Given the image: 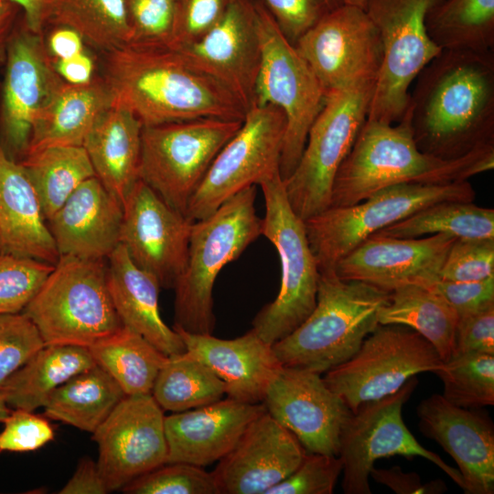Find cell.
I'll return each mask as SVG.
<instances>
[{
    "mask_svg": "<svg viewBox=\"0 0 494 494\" xmlns=\"http://www.w3.org/2000/svg\"><path fill=\"white\" fill-rule=\"evenodd\" d=\"M408 111L418 148L455 159L494 145V52L443 49L417 75Z\"/></svg>",
    "mask_w": 494,
    "mask_h": 494,
    "instance_id": "6da1fadb",
    "label": "cell"
},
{
    "mask_svg": "<svg viewBox=\"0 0 494 494\" xmlns=\"http://www.w3.org/2000/svg\"><path fill=\"white\" fill-rule=\"evenodd\" d=\"M102 53V77L113 102L129 109L143 125L244 119L242 102L174 48L125 44Z\"/></svg>",
    "mask_w": 494,
    "mask_h": 494,
    "instance_id": "7a4b0ae2",
    "label": "cell"
},
{
    "mask_svg": "<svg viewBox=\"0 0 494 494\" xmlns=\"http://www.w3.org/2000/svg\"><path fill=\"white\" fill-rule=\"evenodd\" d=\"M494 167V145L455 159L421 151L413 138L410 113L394 124L366 120L334 179L329 207L359 203L399 184H449L468 180Z\"/></svg>",
    "mask_w": 494,
    "mask_h": 494,
    "instance_id": "3957f363",
    "label": "cell"
},
{
    "mask_svg": "<svg viewBox=\"0 0 494 494\" xmlns=\"http://www.w3.org/2000/svg\"><path fill=\"white\" fill-rule=\"evenodd\" d=\"M390 293L371 285L320 273L317 304L306 319L272 345L285 367L326 373L349 360L380 325Z\"/></svg>",
    "mask_w": 494,
    "mask_h": 494,
    "instance_id": "277c9868",
    "label": "cell"
},
{
    "mask_svg": "<svg viewBox=\"0 0 494 494\" xmlns=\"http://www.w3.org/2000/svg\"><path fill=\"white\" fill-rule=\"evenodd\" d=\"M256 192L255 186L248 187L209 216L192 223L186 268L173 288V328L193 334H212L215 280L226 264L238 259L262 235Z\"/></svg>",
    "mask_w": 494,
    "mask_h": 494,
    "instance_id": "5b68a950",
    "label": "cell"
},
{
    "mask_svg": "<svg viewBox=\"0 0 494 494\" xmlns=\"http://www.w3.org/2000/svg\"><path fill=\"white\" fill-rule=\"evenodd\" d=\"M22 313L45 345L89 348L123 327L109 293L105 260L59 256Z\"/></svg>",
    "mask_w": 494,
    "mask_h": 494,
    "instance_id": "8992f818",
    "label": "cell"
},
{
    "mask_svg": "<svg viewBox=\"0 0 494 494\" xmlns=\"http://www.w3.org/2000/svg\"><path fill=\"white\" fill-rule=\"evenodd\" d=\"M259 185L265 204L262 235L278 252L281 285L275 299L255 316L252 328L273 345L298 328L315 308L320 272L305 222L292 209L280 173Z\"/></svg>",
    "mask_w": 494,
    "mask_h": 494,
    "instance_id": "52a82bcc",
    "label": "cell"
},
{
    "mask_svg": "<svg viewBox=\"0 0 494 494\" xmlns=\"http://www.w3.org/2000/svg\"><path fill=\"white\" fill-rule=\"evenodd\" d=\"M475 198L476 192L468 180L438 185H394L359 203L329 207L304 220L306 233L319 272H334L342 258L381 230L436 202H472Z\"/></svg>",
    "mask_w": 494,
    "mask_h": 494,
    "instance_id": "ba28073f",
    "label": "cell"
},
{
    "mask_svg": "<svg viewBox=\"0 0 494 494\" xmlns=\"http://www.w3.org/2000/svg\"><path fill=\"white\" fill-rule=\"evenodd\" d=\"M374 86L365 82L327 95L301 157L284 181L289 204L303 220L329 208L335 177L367 120Z\"/></svg>",
    "mask_w": 494,
    "mask_h": 494,
    "instance_id": "9c48e42d",
    "label": "cell"
},
{
    "mask_svg": "<svg viewBox=\"0 0 494 494\" xmlns=\"http://www.w3.org/2000/svg\"><path fill=\"white\" fill-rule=\"evenodd\" d=\"M242 123L201 118L143 125L139 179L186 216L210 165Z\"/></svg>",
    "mask_w": 494,
    "mask_h": 494,
    "instance_id": "30bf717a",
    "label": "cell"
},
{
    "mask_svg": "<svg viewBox=\"0 0 494 494\" xmlns=\"http://www.w3.org/2000/svg\"><path fill=\"white\" fill-rule=\"evenodd\" d=\"M255 1L262 47L255 103L275 106L285 116L280 159V175L285 181L301 157L308 131L327 96L306 61L286 39L265 7Z\"/></svg>",
    "mask_w": 494,
    "mask_h": 494,
    "instance_id": "8fae6325",
    "label": "cell"
},
{
    "mask_svg": "<svg viewBox=\"0 0 494 494\" xmlns=\"http://www.w3.org/2000/svg\"><path fill=\"white\" fill-rule=\"evenodd\" d=\"M437 0H368L365 11L375 24L382 60L367 120L399 122L420 71L442 49L430 38L425 16Z\"/></svg>",
    "mask_w": 494,
    "mask_h": 494,
    "instance_id": "7c38bea8",
    "label": "cell"
},
{
    "mask_svg": "<svg viewBox=\"0 0 494 494\" xmlns=\"http://www.w3.org/2000/svg\"><path fill=\"white\" fill-rule=\"evenodd\" d=\"M443 363L433 345L415 330L379 325L349 360L327 371L323 380L354 413L396 392L418 373H434Z\"/></svg>",
    "mask_w": 494,
    "mask_h": 494,
    "instance_id": "4fadbf2b",
    "label": "cell"
},
{
    "mask_svg": "<svg viewBox=\"0 0 494 494\" xmlns=\"http://www.w3.org/2000/svg\"><path fill=\"white\" fill-rule=\"evenodd\" d=\"M285 128L279 108L254 103L248 109L240 129L218 153L191 198L186 217L202 220L242 189L280 173Z\"/></svg>",
    "mask_w": 494,
    "mask_h": 494,
    "instance_id": "5bb4252c",
    "label": "cell"
},
{
    "mask_svg": "<svg viewBox=\"0 0 494 494\" xmlns=\"http://www.w3.org/2000/svg\"><path fill=\"white\" fill-rule=\"evenodd\" d=\"M416 385L413 376L396 392L367 403L352 413L341 432L338 455L343 465L344 493L370 494L369 477L375 461L392 456L424 457L463 489L458 469L418 443L403 422V406Z\"/></svg>",
    "mask_w": 494,
    "mask_h": 494,
    "instance_id": "9a60e30c",
    "label": "cell"
},
{
    "mask_svg": "<svg viewBox=\"0 0 494 494\" xmlns=\"http://www.w3.org/2000/svg\"><path fill=\"white\" fill-rule=\"evenodd\" d=\"M326 96L377 81L382 60L379 31L365 9L345 4L294 45Z\"/></svg>",
    "mask_w": 494,
    "mask_h": 494,
    "instance_id": "2e32d148",
    "label": "cell"
},
{
    "mask_svg": "<svg viewBox=\"0 0 494 494\" xmlns=\"http://www.w3.org/2000/svg\"><path fill=\"white\" fill-rule=\"evenodd\" d=\"M163 410L151 394L126 395L92 433L97 465L110 491L164 465L167 445Z\"/></svg>",
    "mask_w": 494,
    "mask_h": 494,
    "instance_id": "e0dca14e",
    "label": "cell"
},
{
    "mask_svg": "<svg viewBox=\"0 0 494 494\" xmlns=\"http://www.w3.org/2000/svg\"><path fill=\"white\" fill-rule=\"evenodd\" d=\"M2 91V146L14 160L24 157L33 124L64 82L54 69L42 34L25 25L14 30L7 46Z\"/></svg>",
    "mask_w": 494,
    "mask_h": 494,
    "instance_id": "ac0fdd59",
    "label": "cell"
},
{
    "mask_svg": "<svg viewBox=\"0 0 494 494\" xmlns=\"http://www.w3.org/2000/svg\"><path fill=\"white\" fill-rule=\"evenodd\" d=\"M122 244L133 262L174 288L188 261L192 223L141 179L123 202Z\"/></svg>",
    "mask_w": 494,
    "mask_h": 494,
    "instance_id": "d6986e66",
    "label": "cell"
},
{
    "mask_svg": "<svg viewBox=\"0 0 494 494\" xmlns=\"http://www.w3.org/2000/svg\"><path fill=\"white\" fill-rule=\"evenodd\" d=\"M263 403L306 452L338 455L341 432L352 411L320 374L282 366Z\"/></svg>",
    "mask_w": 494,
    "mask_h": 494,
    "instance_id": "ffe728a7",
    "label": "cell"
},
{
    "mask_svg": "<svg viewBox=\"0 0 494 494\" xmlns=\"http://www.w3.org/2000/svg\"><path fill=\"white\" fill-rule=\"evenodd\" d=\"M174 49L226 86L246 112L255 103L262 63L255 0H232L206 34Z\"/></svg>",
    "mask_w": 494,
    "mask_h": 494,
    "instance_id": "44dd1931",
    "label": "cell"
},
{
    "mask_svg": "<svg viewBox=\"0 0 494 494\" xmlns=\"http://www.w3.org/2000/svg\"><path fill=\"white\" fill-rule=\"evenodd\" d=\"M456 238L438 233L413 239L372 234L342 258L335 274L391 293L406 285H424L438 278Z\"/></svg>",
    "mask_w": 494,
    "mask_h": 494,
    "instance_id": "7402d4cb",
    "label": "cell"
},
{
    "mask_svg": "<svg viewBox=\"0 0 494 494\" xmlns=\"http://www.w3.org/2000/svg\"><path fill=\"white\" fill-rule=\"evenodd\" d=\"M306 451L267 412L254 419L212 471L220 494H266L301 463Z\"/></svg>",
    "mask_w": 494,
    "mask_h": 494,
    "instance_id": "603a6c76",
    "label": "cell"
},
{
    "mask_svg": "<svg viewBox=\"0 0 494 494\" xmlns=\"http://www.w3.org/2000/svg\"><path fill=\"white\" fill-rule=\"evenodd\" d=\"M419 429L457 465L467 494L494 492V430L482 412L452 404L432 394L416 408Z\"/></svg>",
    "mask_w": 494,
    "mask_h": 494,
    "instance_id": "cb8c5ba5",
    "label": "cell"
},
{
    "mask_svg": "<svg viewBox=\"0 0 494 494\" xmlns=\"http://www.w3.org/2000/svg\"><path fill=\"white\" fill-rule=\"evenodd\" d=\"M265 412L263 403L228 397L165 416L166 463L203 467L220 461L235 446L248 425Z\"/></svg>",
    "mask_w": 494,
    "mask_h": 494,
    "instance_id": "d4e9b609",
    "label": "cell"
},
{
    "mask_svg": "<svg viewBox=\"0 0 494 494\" xmlns=\"http://www.w3.org/2000/svg\"><path fill=\"white\" fill-rule=\"evenodd\" d=\"M123 203L95 176L48 221L59 256L105 260L120 244Z\"/></svg>",
    "mask_w": 494,
    "mask_h": 494,
    "instance_id": "484cf974",
    "label": "cell"
},
{
    "mask_svg": "<svg viewBox=\"0 0 494 494\" xmlns=\"http://www.w3.org/2000/svg\"><path fill=\"white\" fill-rule=\"evenodd\" d=\"M173 328L182 338L186 351L207 365L223 381L228 397L250 403L263 402L282 364L272 345L252 328L232 339Z\"/></svg>",
    "mask_w": 494,
    "mask_h": 494,
    "instance_id": "4316f807",
    "label": "cell"
},
{
    "mask_svg": "<svg viewBox=\"0 0 494 494\" xmlns=\"http://www.w3.org/2000/svg\"><path fill=\"white\" fill-rule=\"evenodd\" d=\"M0 252L55 264L54 239L36 189L22 165L0 142Z\"/></svg>",
    "mask_w": 494,
    "mask_h": 494,
    "instance_id": "83f0119b",
    "label": "cell"
},
{
    "mask_svg": "<svg viewBox=\"0 0 494 494\" xmlns=\"http://www.w3.org/2000/svg\"><path fill=\"white\" fill-rule=\"evenodd\" d=\"M107 284L123 326L143 336L168 357L186 352L180 335L161 317L159 281L138 267L122 244L108 257Z\"/></svg>",
    "mask_w": 494,
    "mask_h": 494,
    "instance_id": "f1b7e54d",
    "label": "cell"
},
{
    "mask_svg": "<svg viewBox=\"0 0 494 494\" xmlns=\"http://www.w3.org/2000/svg\"><path fill=\"white\" fill-rule=\"evenodd\" d=\"M113 102L102 76L84 84L64 81L38 113L25 156L53 146H82Z\"/></svg>",
    "mask_w": 494,
    "mask_h": 494,
    "instance_id": "f546056e",
    "label": "cell"
},
{
    "mask_svg": "<svg viewBox=\"0 0 494 494\" xmlns=\"http://www.w3.org/2000/svg\"><path fill=\"white\" fill-rule=\"evenodd\" d=\"M142 129L129 109L113 102L82 145L95 176L122 203L139 179Z\"/></svg>",
    "mask_w": 494,
    "mask_h": 494,
    "instance_id": "4dcf8cb0",
    "label": "cell"
},
{
    "mask_svg": "<svg viewBox=\"0 0 494 494\" xmlns=\"http://www.w3.org/2000/svg\"><path fill=\"white\" fill-rule=\"evenodd\" d=\"M95 365L88 348L45 345L5 381L0 391L10 408L33 412L43 407L59 385Z\"/></svg>",
    "mask_w": 494,
    "mask_h": 494,
    "instance_id": "1f68e13d",
    "label": "cell"
},
{
    "mask_svg": "<svg viewBox=\"0 0 494 494\" xmlns=\"http://www.w3.org/2000/svg\"><path fill=\"white\" fill-rule=\"evenodd\" d=\"M125 396L112 376L96 364L59 385L43 406L44 414L92 434Z\"/></svg>",
    "mask_w": 494,
    "mask_h": 494,
    "instance_id": "d6a6232c",
    "label": "cell"
},
{
    "mask_svg": "<svg viewBox=\"0 0 494 494\" xmlns=\"http://www.w3.org/2000/svg\"><path fill=\"white\" fill-rule=\"evenodd\" d=\"M456 312L437 294L419 285H406L390 293L379 313L380 325L408 327L426 340L446 362L453 355Z\"/></svg>",
    "mask_w": 494,
    "mask_h": 494,
    "instance_id": "836d02e7",
    "label": "cell"
},
{
    "mask_svg": "<svg viewBox=\"0 0 494 494\" xmlns=\"http://www.w3.org/2000/svg\"><path fill=\"white\" fill-rule=\"evenodd\" d=\"M88 349L95 363L112 376L125 395L151 394L168 357L124 326Z\"/></svg>",
    "mask_w": 494,
    "mask_h": 494,
    "instance_id": "e575fe53",
    "label": "cell"
},
{
    "mask_svg": "<svg viewBox=\"0 0 494 494\" xmlns=\"http://www.w3.org/2000/svg\"><path fill=\"white\" fill-rule=\"evenodd\" d=\"M425 27L442 50H493L494 0H437L426 13Z\"/></svg>",
    "mask_w": 494,
    "mask_h": 494,
    "instance_id": "d590c367",
    "label": "cell"
},
{
    "mask_svg": "<svg viewBox=\"0 0 494 494\" xmlns=\"http://www.w3.org/2000/svg\"><path fill=\"white\" fill-rule=\"evenodd\" d=\"M40 200L48 221L69 197L95 173L83 146H53L18 161Z\"/></svg>",
    "mask_w": 494,
    "mask_h": 494,
    "instance_id": "8d00e7d4",
    "label": "cell"
},
{
    "mask_svg": "<svg viewBox=\"0 0 494 494\" xmlns=\"http://www.w3.org/2000/svg\"><path fill=\"white\" fill-rule=\"evenodd\" d=\"M445 233L456 239H494V209L472 202L444 200L374 233L413 239Z\"/></svg>",
    "mask_w": 494,
    "mask_h": 494,
    "instance_id": "74e56055",
    "label": "cell"
},
{
    "mask_svg": "<svg viewBox=\"0 0 494 494\" xmlns=\"http://www.w3.org/2000/svg\"><path fill=\"white\" fill-rule=\"evenodd\" d=\"M225 393L223 381L186 351L167 357L151 395L163 411L179 413L215 403Z\"/></svg>",
    "mask_w": 494,
    "mask_h": 494,
    "instance_id": "f35d334b",
    "label": "cell"
},
{
    "mask_svg": "<svg viewBox=\"0 0 494 494\" xmlns=\"http://www.w3.org/2000/svg\"><path fill=\"white\" fill-rule=\"evenodd\" d=\"M48 24L67 27L102 52L128 44L125 0H57Z\"/></svg>",
    "mask_w": 494,
    "mask_h": 494,
    "instance_id": "ab89813d",
    "label": "cell"
},
{
    "mask_svg": "<svg viewBox=\"0 0 494 494\" xmlns=\"http://www.w3.org/2000/svg\"><path fill=\"white\" fill-rule=\"evenodd\" d=\"M434 373L442 380V396L452 404L477 409L494 403L493 354L454 355Z\"/></svg>",
    "mask_w": 494,
    "mask_h": 494,
    "instance_id": "60d3db41",
    "label": "cell"
},
{
    "mask_svg": "<svg viewBox=\"0 0 494 494\" xmlns=\"http://www.w3.org/2000/svg\"><path fill=\"white\" fill-rule=\"evenodd\" d=\"M54 264L0 252V315L22 313Z\"/></svg>",
    "mask_w": 494,
    "mask_h": 494,
    "instance_id": "b9f144b4",
    "label": "cell"
},
{
    "mask_svg": "<svg viewBox=\"0 0 494 494\" xmlns=\"http://www.w3.org/2000/svg\"><path fill=\"white\" fill-rule=\"evenodd\" d=\"M127 494H220L212 472L186 463H166L128 483Z\"/></svg>",
    "mask_w": 494,
    "mask_h": 494,
    "instance_id": "7bdbcfd3",
    "label": "cell"
},
{
    "mask_svg": "<svg viewBox=\"0 0 494 494\" xmlns=\"http://www.w3.org/2000/svg\"><path fill=\"white\" fill-rule=\"evenodd\" d=\"M179 0H125L131 38L128 44L170 48Z\"/></svg>",
    "mask_w": 494,
    "mask_h": 494,
    "instance_id": "ee69618b",
    "label": "cell"
},
{
    "mask_svg": "<svg viewBox=\"0 0 494 494\" xmlns=\"http://www.w3.org/2000/svg\"><path fill=\"white\" fill-rule=\"evenodd\" d=\"M494 277V239H456L438 278L474 282Z\"/></svg>",
    "mask_w": 494,
    "mask_h": 494,
    "instance_id": "f6af8a7d",
    "label": "cell"
},
{
    "mask_svg": "<svg viewBox=\"0 0 494 494\" xmlns=\"http://www.w3.org/2000/svg\"><path fill=\"white\" fill-rule=\"evenodd\" d=\"M44 346L37 328L23 313L0 315V388Z\"/></svg>",
    "mask_w": 494,
    "mask_h": 494,
    "instance_id": "bcb514c9",
    "label": "cell"
},
{
    "mask_svg": "<svg viewBox=\"0 0 494 494\" xmlns=\"http://www.w3.org/2000/svg\"><path fill=\"white\" fill-rule=\"evenodd\" d=\"M342 468L338 456L306 452L298 467L266 494H331Z\"/></svg>",
    "mask_w": 494,
    "mask_h": 494,
    "instance_id": "7dc6e473",
    "label": "cell"
},
{
    "mask_svg": "<svg viewBox=\"0 0 494 494\" xmlns=\"http://www.w3.org/2000/svg\"><path fill=\"white\" fill-rule=\"evenodd\" d=\"M258 1L292 45L309 28L346 4L345 0Z\"/></svg>",
    "mask_w": 494,
    "mask_h": 494,
    "instance_id": "c3c4849f",
    "label": "cell"
},
{
    "mask_svg": "<svg viewBox=\"0 0 494 494\" xmlns=\"http://www.w3.org/2000/svg\"><path fill=\"white\" fill-rule=\"evenodd\" d=\"M3 424L0 451H34L54 438V430L48 420L31 411L11 410Z\"/></svg>",
    "mask_w": 494,
    "mask_h": 494,
    "instance_id": "681fc988",
    "label": "cell"
},
{
    "mask_svg": "<svg viewBox=\"0 0 494 494\" xmlns=\"http://www.w3.org/2000/svg\"><path fill=\"white\" fill-rule=\"evenodd\" d=\"M232 0H179L170 48L189 44L206 34L222 17Z\"/></svg>",
    "mask_w": 494,
    "mask_h": 494,
    "instance_id": "f907efd6",
    "label": "cell"
},
{
    "mask_svg": "<svg viewBox=\"0 0 494 494\" xmlns=\"http://www.w3.org/2000/svg\"><path fill=\"white\" fill-rule=\"evenodd\" d=\"M423 286L441 296L458 317L494 306V277L474 282H455L436 278Z\"/></svg>",
    "mask_w": 494,
    "mask_h": 494,
    "instance_id": "816d5d0a",
    "label": "cell"
},
{
    "mask_svg": "<svg viewBox=\"0 0 494 494\" xmlns=\"http://www.w3.org/2000/svg\"><path fill=\"white\" fill-rule=\"evenodd\" d=\"M469 352L494 355V306L458 317L452 356Z\"/></svg>",
    "mask_w": 494,
    "mask_h": 494,
    "instance_id": "f5cc1de1",
    "label": "cell"
},
{
    "mask_svg": "<svg viewBox=\"0 0 494 494\" xmlns=\"http://www.w3.org/2000/svg\"><path fill=\"white\" fill-rule=\"evenodd\" d=\"M370 476L397 494H438L446 489L441 480L423 483L416 473H405L397 466L387 469L373 467Z\"/></svg>",
    "mask_w": 494,
    "mask_h": 494,
    "instance_id": "db71d44e",
    "label": "cell"
},
{
    "mask_svg": "<svg viewBox=\"0 0 494 494\" xmlns=\"http://www.w3.org/2000/svg\"><path fill=\"white\" fill-rule=\"evenodd\" d=\"M110 490L98 467L97 462L82 458L71 478L60 489V494H105Z\"/></svg>",
    "mask_w": 494,
    "mask_h": 494,
    "instance_id": "11a10c76",
    "label": "cell"
},
{
    "mask_svg": "<svg viewBox=\"0 0 494 494\" xmlns=\"http://www.w3.org/2000/svg\"><path fill=\"white\" fill-rule=\"evenodd\" d=\"M47 38L46 48L53 59H67L85 50L84 40L75 30L55 26Z\"/></svg>",
    "mask_w": 494,
    "mask_h": 494,
    "instance_id": "9f6ffc18",
    "label": "cell"
},
{
    "mask_svg": "<svg viewBox=\"0 0 494 494\" xmlns=\"http://www.w3.org/2000/svg\"><path fill=\"white\" fill-rule=\"evenodd\" d=\"M53 66L62 80L70 84L90 82L95 76V62L86 50L67 59H53Z\"/></svg>",
    "mask_w": 494,
    "mask_h": 494,
    "instance_id": "6f0895ef",
    "label": "cell"
},
{
    "mask_svg": "<svg viewBox=\"0 0 494 494\" xmlns=\"http://www.w3.org/2000/svg\"><path fill=\"white\" fill-rule=\"evenodd\" d=\"M24 12L25 25L34 33L42 34L53 14L57 0H12Z\"/></svg>",
    "mask_w": 494,
    "mask_h": 494,
    "instance_id": "680465c9",
    "label": "cell"
},
{
    "mask_svg": "<svg viewBox=\"0 0 494 494\" xmlns=\"http://www.w3.org/2000/svg\"><path fill=\"white\" fill-rule=\"evenodd\" d=\"M19 9V5L12 0H0V63L5 60L7 46Z\"/></svg>",
    "mask_w": 494,
    "mask_h": 494,
    "instance_id": "91938a15",
    "label": "cell"
},
{
    "mask_svg": "<svg viewBox=\"0 0 494 494\" xmlns=\"http://www.w3.org/2000/svg\"><path fill=\"white\" fill-rule=\"evenodd\" d=\"M11 410L8 404L6 403L5 398L3 392L0 391V423H3L5 419L8 416Z\"/></svg>",
    "mask_w": 494,
    "mask_h": 494,
    "instance_id": "94428289",
    "label": "cell"
},
{
    "mask_svg": "<svg viewBox=\"0 0 494 494\" xmlns=\"http://www.w3.org/2000/svg\"><path fill=\"white\" fill-rule=\"evenodd\" d=\"M346 4L365 9L368 0H345Z\"/></svg>",
    "mask_w": 494,
    "mask_h": 494,
    "instance_id": "6125c7cd",
    "label": "cell"
}]
</instances>
